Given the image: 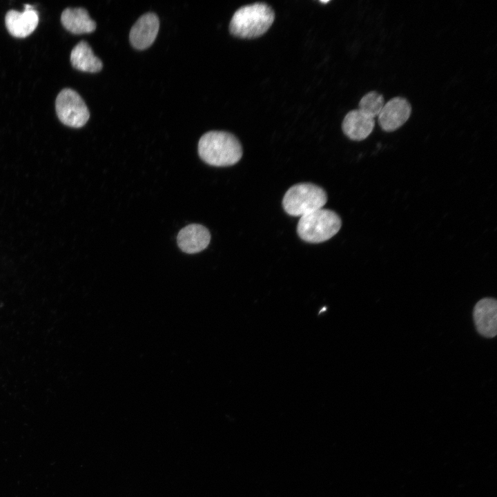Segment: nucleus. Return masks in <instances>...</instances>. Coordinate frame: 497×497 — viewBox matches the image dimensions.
<instances>
[{"label":"nucleus","mask_w":497,"mask_h":497,"mask_svg":"<svg viewBox=\"0 0 497 497\" xmlns=\"http://www.w3.org/2000/svg\"><path fill=\"white\" fill-rule=\"evenodd\" d=\"M327 201V193L321 187L302 183L291 186L286 191L282 205L289 215L302 217L322 208Z\"/></svg>","instance_id":"4"},{"label":"nucleus","mask_w":497,"mask_h":497,"mask_svg":"<svg viewBox=\"0 0 497 497\" xmlns=\"http://www.w3.org/2000/svg\"><path fill=\"white\" fill-rule=\"evenodd\" d=\"M70 62L75 68L83 72H97L103 66L100 59L94 55L92 48L85 41H79L72 48Z\"/></svg>","instance_id":"13"},{"label":"nucleus","mask_w":497,"mask_h":497,"mask_svg":"<svg viewBox=\"0 0 497 497\" xmlns=\"http://www.w3.org/2000/svg\"><path fill=\"white\" fill-rule=\"evenodd\" d=\"M55 108L61 122L70 127H82L90 117L88 108L83 99L70 88H64L58 94Z\"/></svg>","instance_id":"5"},{"label":"nucleus","mask_w":497,"mask_h":497,"mask_svg":"<svg viewBox=\"0 0 497 497\" xmlns=\"http://www.w3.org/2000/svg\"><path fill=\"white\" fill-rule=\"evenodd\" d=\"M211 240L209 231L198 224H189L181 229L177 241L179 248L184 253L193 254L206 248Z\"/></svg>","instance_id":"9"},{"label":"nucleus","mask_w":497,"mask_h":497,"mask_svg":"<svg viewBox=\"0 0 497 497\" xmlns=\"http://www.w3.org/2000/svg\"><path fill=\"white\" fill-rule=\"evenodd\" d=\"M274 19L273 10L265 3L246 5L235 12L229 24V31L237 37L256 38L268 30Z\"/></svg>","instance_id":"2"},{"label":"nucleus","mask_w":497,"mask_h":497,"mask_svg":"<svg viewBox=\"0 0 497 497\" xmlns=\"http://www.w3.org/2000/svg\"><path fill=\"white\" fill-rule=\"evenodd\" d=\"M159 28L157 15L147 12L142 15L130 29L129 39L132 46L138 50H144L152 45L155 40Z\"/></svg>","instance_id":"7"},{"label":"nucleus","mask_w":497,"mask_h":497,"mask_svg":"<svg viewBox=\"0 0 497 497\" xmlns=\"http://www.w3.org/2000/svg\"><path fill=\"white\" fill-rule=\"evenodd\" d=\"M411 106L401 97H396L384 104L378 115V124L382 130L392 132L401 127L409 118Z\"/></svg>","instance_id":"6"},{"label":"nucleus","mask_w":497,"mask_h":497,"mask_svg":"<svg viewBox=\"0 0 497 497\" xmlns=\"http://www.w3.org/2000/svg\"><path fill=\"white\" fill-rule=\"evenodd\" d=\"M473 317L478 332L486 338H494L497 333V302L485 298L475 305Z\"/></svg>","instance_id":"8"},{"label":"nucleus","mask_w":497,"mask_h":497,"mask_svg":"<svg viewBox=\"0 0 497 497\" xmlns=\"http://www.w3.org/2000/svg\"><path fill=\"white\" fill-rule=\"evenodd\" d=\"M341 224L337 213L322 208L300 217L297 232L302 240L319 243L334 236L340 229Z\"/></svg>","instance_id":"3"},{"label":"nucleus","mask_w":497,"mask_h":497,"mask_svg":"<svg viewBox=\"0 0 497 497\" xmlns=\"http://www.w3.org/2000/svg\"><path fill=\"white\" fill-rule=\"evenodd\" d=\"M384 105L383 96L376 91H371L362 97L359 102L358 110L374 119L378 116Z\"/></svg>","instance_id":"14"},{"label":"nucleus","mask_w":497,"mask_h":497,"mask_svg":"<svg viewBox=\"0 0 497 497\" xmlns=\"http://www.w3.org/2000/svg\"><path fill=\"white\" fill-rule=\"evenodd\" d=\"M375 125L374 119L369 117L360 110H352L344 117L342 128L350 139L361 141L372 132Z\"/></svg>","instance_id":"11"},{"label":"nucleus","mask_w":497,"mask_h":497,"mask_svg":"<svg viewBox=\"0 0 497 497\" xmlns=\"http://www.w3.org/2000/svg\"><path fill=\"white\" fill-rule=\"evenodd\" d=\"M321 1L322 3H324L329 2V1Z\"/></svg>","instance_id":"15"},{"label":"nucleus","mask_w":497,"mask_h":497,"mask_svg":"<svg viewBox=\"0 0 497 497\" xmlns=\"http://www.w3.org/2000/svg\"><path fill=\"white\" fill-rule=\"evenodd\" d=\"M61 21L64 27L73 34L90 33L96 28L95 21L83 8H66L62 12Z\"/></svg>","instance_id":"12"},{"label":"nucleus","mask_w":497,"mask_h":497,"mask_svg":"<svg viewBox=\"0 0 497 497\" xmlns=\"http://www.w3.org/2000/svg\"><path fill=\"white\" fill-rule=\"evenodd\" d=\"M198 153L206 164L227 166L236 164L242 156L238 139L226 131L212 130L204 134L198 142Z\"/></svg>","instance_id":"1"},{"label":"nucleus","mask_w":497,"mask_h":497,"mask_svg":"<svg viewBox=\"0 0 497 497\" xmlns=\"http://www.w3.org/2000/svg\"><path fill=\"white\" fill-rule=\"evenodd\" d=\"M38 23V13L32 8H25L21 12L10 10L5 17V23L9 33L18 38L29 36L35 30Z\"/></svg>","instance_id":"10"}]
</instances>
